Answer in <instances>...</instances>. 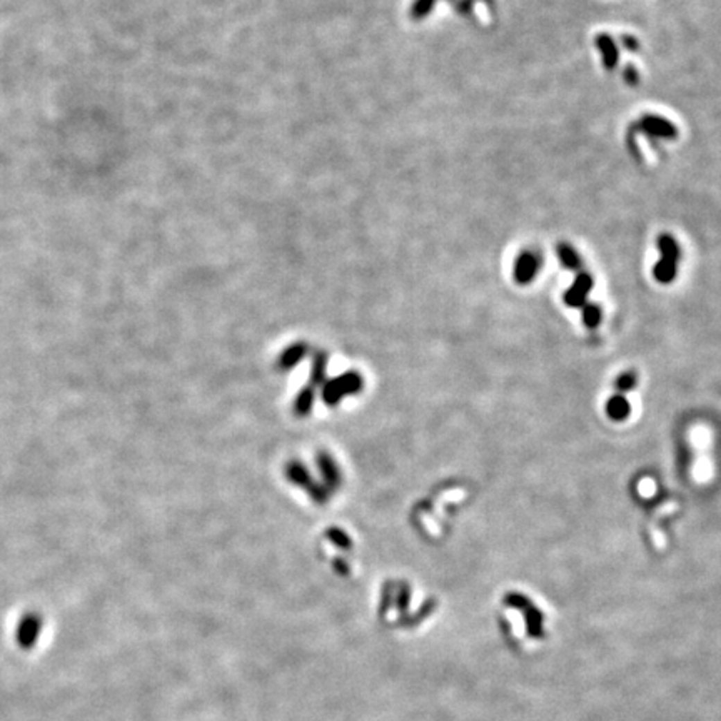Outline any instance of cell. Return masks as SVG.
I'll return each mask as SVG.
<instances>
[{
	"mask_svg": "<svg viewBox=\"0 0 721 721\" xmlns=\"http://www.w3.org/2000/svg\"><path fill=\"white\" fill-rule=\"evenodd\" d=\"M638 125H640L643 132L650 135V137L663 139V141H673V139L678 137V129H676L673 122H670L665 117L653 116V114L643 116L640 122H638Z\"/></svg>",
	"mask_w": 721,
	"mask_h": 721,
	"instance_id": "1",
	"label": "cell"
},
{
	"mask_svg": "<svg viewBox=\"0 0 721 721\" xmlns=\"http://www.w3.org/2000/svg\"><path fill=\"white\" fill-rule=\"evenodd\" d=\"M539 268H541V259H539L538 254L532 252V251H523L514 262V269H513L514 281L521 286L530 284V282L535 279L536 276H538Z\"/></svg>",
	"mask_w": 721,
	"mask_h": 721,
	"instance_id": "2",
	"label": "cell"
},
{
	"mask_svg": "<svg viewBox=\"0 0 721 721\" xmlns=\"http://www.w3.org/2000/svg\"><path fill=\"white\" fill-rule=\"evenodd\" d=\"M591 289L593 277L589 276L588 272H580L576 276L575 282L571 284V288L564 293V304H568L569 307H583Z\"/></svg>",
	"mask_w": 721,
	"mask_h": 721,
	"instance_id": "3",
	"label": "cell"
},
{
	"mask_svg": "<svg viewBox=\"0 0 721 721\" xmlns=\"http://www.w3.org/2000/svg\"><path fill=\"white\" fill-rule=\"evenodd\" d=\"M598 51H600L601 59H603V65L608 71H614L620 60V54H618V47L614 44V40L608 34H600L596 35L595 40Z\"/></svg>",
	"mask_w": 721,
	"mask_h": 721,
	"instance_id": "4",
	"label": "cell"
},
{
	"mask_svg": "<svg viewBox=\"0 0 721 721\" xmlns=\"http://www.w3.org/2000/svg\"><path fill=\"white\" fill-rule=\"evenodd\" d=\"M606 415H608L609 419L618 421V423L628 419L631 415V406L626 401V397L621 394L609 397L608 403H606Z\"/></svg>",
	"mask_w": 721,
	"mask_h": 721,
	"instance_id": "5",
	"label": "cell"
},
{
	"mask_svg": "<svg viewBox=\"0 0 721 721\" xmlns=\"http://www.w3.org/2000/svg\"><path fill=\"white\" fill-rule=\"evenodd\" d=\"M676 272H678V261L668 259V257H661L653 268V276L659 284H671Z\"/></svg>",
	"mask_w": 721,
	"mask_h": 721,
	"instance_id": "6",
	"label": "cell"
},
{
	"mask_svg": "<svg viewBox=\"0 0 721 721\" xmlns=\"http://www.w3.org/2000/svg\"><path fill=\"white\" fill-rule=\"evenodd\" d=\"M657 244H658L659 252H661V257H670V259H673V261H679V257H681V251H679V245H678V243H676V239L673 236L661 234L658 237Z\"/></svg>",
	"mask_w": 721,
	"mask_h": 721,
	"instance_id": "7",
	"label": "cell"
},
{
	"mask_svg": "<svg viewBox=\"0 0 721 721\" xmlns=\"http://www.w3.org/2000/svg\"><path fill=\"white\" fill-rule=\"evenodd\" d=\"M556 251H558V259L561 261V264H563L564 268L569 269V270H580L581 269L580 256H577V252L571 247V245H569V244H559Z\"/></svg>",
	"mask_w": 721,
	"mask_h": 721,
	"instance_id": "8",
	"label": "cell"
},
{
	"mask_svg": "<svg viewBox=\"0 0 721 721\" xmlns=\"http://www.w3.org/2000/svg\"><path fill=\"white\" fill-rule=\"evenodd\" d=\"M581 309H583L584 326L589 327V329H596V327L601 324V319H603V311H601V307L598 304H589V302H586Z\"/></svg>",
	"mask_w": 721,
	"mask_h": 721,
	"instance_id": "9",
	"label": "cell"
},
{
	"mask_svg": "<svg viewBox=\"0 0 721 721\" xmlns=\"http://www.w3.org/2000/svg\"><path fill=\"white\" fill-rule=\"evenodd\" d=\"M636 383H638V378L634 372H623L620 378L616 379V388H618V391L628 392V391H633L634 386H636Z\"/></svg>",
	"mask_w": 721,
	"mask_h": 721,
	"instance_id": "10",
	"label": "cell"
},
{
	"mask_svg": "<svg viewBox=\"0 0 721 721\" xmlns=\"http://www.w3.org/2000/svg\"><path fill=\"white\" fill-rule=\"evenodd\" d=\"M625 80H626V84H629V85H636L638 80H640V73H638V71L633 67V65H628V67L625 69Z\"/></svg>",
	"mask_w": 721,
	"mask_h": 721,
	"instance_id": "11",
	"label": "cell"
},
{
	"mask_svg": "<svg viewBox=\"0 0 721 721\" xmlns=\"http://www.w3.org/2000/svg\"><path fill=\"white\" fill-rule=\"evenodd\" d=\"M623 44H625V47L629 49V51H638V47H640L638 40L634 39V37H628V35L623 37Z\"/></svg>",
	"mask_w": 721,
	"mask_h": 721,
	"instance_id": "12",
	"label": "cell"
}]
</instances>
